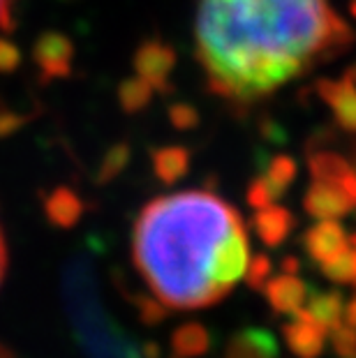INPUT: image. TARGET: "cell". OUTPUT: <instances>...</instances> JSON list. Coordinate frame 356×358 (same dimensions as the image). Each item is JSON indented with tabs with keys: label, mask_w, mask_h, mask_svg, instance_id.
<instances>
[{
	"label": "cell",
	"mask_w": 356,
	"mask_h": 358,
	"mask_svg": "<svg viewBox=\"0 0 356 358\" xmlns=\"http://www.w3.org/2000/svg\"><path fill=\"white\" fill-rule=\"evenodd\" d=\"M171 358H199L208 354L213 338L211 331L199 322H187L171 333Z\"/></svg>",
	"instance_id": "13"
},
{
	"label": "cell",
	"mask_w": 356,
	"mask_h": 358,
	"mask_svg": "<svg viewBox=\"0 0 356 358\" xmlns=\"http://www.w3.org/2000/svg\"><path fill=\"white\" fill-rule=\"evenodd\" d=\"M271 273H273V262H271L269 255L259 252L248 262V268H245L243 278H245L248 287L252 289V292H262L264 285H266L269 278H271Z\"/></svg>",
	"instance_id": "19"
},
{
	"label": "cell",
	"mask_w": 356,
	"mask_h": 358,
	"mask_svg": "<svg viewBox=\"0 0 356 358\" xmlns=\"http://www.w3.org/2000/svg\"><path fill=\"white\" fill-rule=\"evenodd\" d=\"M194 37L208 90L248 109L345 53L354 30L329 0H199Z\"/></svg>",
	"instance_id": "1"
},
{
	"label": "cell",
	"mask_w": 356,
	"mask_h": 358,
	"mask_svg": "<svg viewBox=\"0 0 356 358\" xmlns=\"http://www.w3.org/2000/svg\"><path fill=\"white\" fill-rule=\"evenodd\" d=\"M350 245H354V248H356V234H352V236H350Z\"/></svg>",
	"instance_id": "29"
},
{
	"label": "cell",
	"mask_w": 356,
	"mask_h": 358,
	"mask_svg": "<svg viewBox=\"0 0 356 358\" xmlns=\"http://www.w3.org/2000/svg\"><path fill=\"white\" fill-rule=\"evenodd\" d=\"M310 185L303 194V210L317 220H338L356 210V173L350 159L333 150L308 155Z\"/></svg>",
	"instance_id": "3"
},
{
	"label": "cell",
	"mask_w": 356,
	"mask_h": 358,
	"mask_svg": "<svg viewBox=\"0 0 356 358\" xmlns=\"http://www.w3.org/2000/svg\"><path fill=\"white\" fill-rule=\"evenodd\" d=\"M241 222V213L208 189L157 196L132 227V264L166 310L215 306V255Z\"/></svg>",
	"instance_id": "2"
},
{
	"label": "cell",
	"mask_w": 356,
	"mask_h": 358,
	"mask_svg": "<svg viewBox=\"0 0 356 358\" xmlns=\"http://www.w3.org/2000/svg\"><path fill=\"white\" fill-rule=\"evenodd\" d=\"M322 275L336 285H356V248L350 245L329 262L320 264Z\"/></svg>",
	"instance_id": "16"
},
{
	"label": "cell",
	"mask_w": 356,
	"mask_h": 358,
	"mask_svg": "<svg viewBox=\"0 0 356 358\" xmlns=\"http://www.w3.org/2000/svg\"><path fill=\"white\" fill-rule=\"evenodd\" d=\"M350 164H352V169L356 173V141L352 143V148H350Z\"/></svg>",
	"instance_id": "26"
},
{
	"label": "cell",
	"mask_w": 356,
	"mask_h": 358,
	"mask_svg": "<svg viewBox=\"0 0 356 358\" xmlns=\"http://www.w3.org/2000/svg\"><path fill=\"white\" fill-rule=\"evenodd\" d=\"M310 287L294 273H280V275H271L264 285L262 294L266 296L269 306L278 315H294L297 310L306 306Z\"/></svg>",
	"instance_id": "9"
},
{
	"label": "cell",
	"mask_w": 356,
	"mask_h": 358,
	"mask_svg": "<svg viewBox=\"0 0 356 358\" xmlns=\"http://www.w3.org/2000/svg\"><path fill=\"white\" fill-rule=\"evenodd\" d=\"M169 120L176 129H194L199 125V111L192 104H173L169 109Z\"/></svg>",
	"instance_id": "21"
},
{
	"label": "cell",
	"mask_w": 356,
	"mask_h": 358,
	"mask_svg": "<svg viewBox=\"0 0 356 358\" xmlns=\"http://www.w3.org/2000/svg\"><path fill=\"white\" fill-rule=\"evenodd\" d=\"M317 97L329 106L333 123L345 132L356 134V86L343 79H317Z\"/></svg>",
	"instance_id": "6"
},
{
	"label": "cell",
	"mask_w": 356,
	"mask_h": 358,
	"mask_svg": "<svg viewBox=\"0 0 356 358\" xmlns=\"http://www.w3.org/2000/svg\"><path fill=\"white\" fill-rule=\"evenodd\" d=\"M306 315L310 317V322H315L320 329L331 331L336 329L338 324H343L345 319V296L338 289H331V292H308L306 299Z\"/></svg>",
	"instance_id": "12"
},
{
	"label": "cell",
	"mask_w": 356,
	"mask_h": 358,
	"mask_svg": "<svg viewBox=\"0 0 356 358\" xmlns=\"http://www.w3.org/2000/svg\"><path fill=\"white\" fill-rule=\"evenodd\" d=\"M331 347L336 358H356V329L347 322L331 329Z\"/></svg>",
	"instance_id": "20"
},
{
	"label": "cell",
	"mask_w": 356,
	"mask_h": 358,
	"mask_svg": "<svg viewBox=\"0 0 356 358\" xmlns=\"http://www.w3.org/2000/svg\"><path fill=\"white\" fill-rule=\"evenodd\" d=\"M345 79L350 81V83H354V86H356V63H354V65H350V67H347V72H345Z\"/></svg>",
	"instance_id": "25"
},
{
	"label": "cell",
	"mask_w": 356,
	"mask_h": 358,
	"mask_svg": "<svg viewBox=\"0 0 356 358\" xmlns=\"http://www.w3.org/2000/svg\"><path fill=\"white\" fill-rule=\"evenodd\" d=\"M259 178L266 182L269 192L273 194V199L278 201L280 196L287 194V189L297 180V162H294L290 155L271 157V162L266 164V169H264Z\"/></svg>",
	"instance_id": "15"
},
{
	"label": "cell",
	"mask_w": 356,
	"mask_h": 358,
	"mask_svg": "<svg viewBox=\"0 0 356 358\" xmlns=\"http://www.w3.org/2000/svg\"><path fill=\"white\" fill-rule=\"evenodd\" d=\"M134 67L139 72V79H143L153 90H169V77L176 67V51L162 40H148L137 49L134 56Z\"/></svg>",
	"instance_id": "5"
},
{
	"label": "cell",
	"mask_w": 356,
	"mask_h": 358,
	"mask_svg": "<svg viewBox=\"0 0 356 358\" xmlns=\"http://www.w3.org/2000/svg\"><path fill=\"white\" fill-rule=\"evenodd\" d=\"M345 322L356 329V294L352 296L350 303H345Z\"/></svg>",
	"instance_id": "23"
},
{
	"label": "cell",
	"mask_w": 356,
	"mask_h": 358,
	"mask_svg": "<svg viewBox=\"0 0 356 358\" xmlns=\"http://www.w3.org/2000/svg\"><path fill=\"white\" fill-rule=\"evenodd\" d=\"M5 273H7V243H5L3 229H0V285H3V280H5Z\"/></svg>",
	"instance_id": "22"
},
{
	"label": "cell",
	"mask_w": 356,
	"mask_h": 358,
	"mask_svg": "<svg viewBox=\"0 0 356 358\" xmlns=\"http://www.w3.org/2000/svg\"><path fill=\"white\" fill-rule=\"evenodd\" d=\"M350 12H352V17L356 19V0H352V3H350Z\"/></svg>",
	"instance_id": "28"
},
{
	"label": "cell",
	"mask_w": 356,
	"mask_h": 358,
	"mask_svg": "<svg viewBox=\"0 0 356 358\" xmlns=\"http://www.w3.org/2000/svg\"><path fill=\"white\" fill-rule=\"evenodd\" d=\"M190 150L183 148V146H164V148H157L153 153V169H155V176L160 178L166 185L176 182L190 171Z\"/></svg>",
	"instance_id": "14"
},
{
	"label": "cell",
	"mask_w": 356,
	"mask_h": 358,
	"mask_svg": "<svg viewBox=\"0 0 356 358\" xmlns=\"http://www.w3.org/2000/svg\"><path fill=\"white\" fill-rule=\"evenodd\" d=\"M0 358H14V354L10 352V349H7V347H3V345H0Z\"/></svg>",
	"instance_id": "27"
},
{
	"label": "cell",
	"mask_w": 356,
	"mask_h": 358,
	"mask_svg": "<svg viewBox=\"0 0 356 358\" xmlns=\"http://www.w3.org/2000/svg\"><path fill=\"white\" fill-rule=\"evenodd\" d=\"M250 262V248H248V234L245 224L241 222L232 229L220 245L215 262H213V273H211V282L218 294V299L222 301L227 294L236 287V282L245 275Z\"/></svg>",
	"instance_id": "4"
},
{
	"label": "cell",
	"mask_w": 356,
	"mask_h": 358,
	"mask_svg": "<svg viewBox=\"0 0 356 358\" xmlns=\"http://www.w3.org/2000/svg\"><path fill=\"white\" fill-rule=\"evenodd\" d=\"M14 30V0H0V70H10L17 63V49L7 42Z\"/></svg>",
	"instance_id": "17"
},
{
	"label": "cell",
	"mask_w": 356,
	"mask_h": 358,
	"mask_svg": "<svg viewBox=\"0 0 356 358\" xmlns=\"http://www.w3.org/2000/svg\"><path fill=\"white\" fill-rule=\"evenodd\" d=\"M297 227V217L290 208L278 203H271L266 208L255 210L252 217V229L257 231L259 238L266 248H280L283 243L290 238V234Z\"/></svg>",
	"instance_id": "10"
},
{
	"label": "cell",
	"mask_w": 356,
	"mask_h": 358,
	"mask_svg": "<svg viewBox=\"0 0 356 358\" xmlns=\"http://www.w3.org/2000/svg\"><path fill=\"white\" fill-rule=\"evenodd\" d=\"M153 97V88L148 86L143 79H132V81H125L123 88H120V104H123L125 111H141L143 106L150 102Z\"/></svg>",
	"instance_id": "18"
},
{
	"label": "cell",
	"mask_w": 356,
	"mask_h": 358,
	"mask_svg": "<svg viewBox=\"0 0 356 358\" xmlns=\"http://www.w3.org/2000/svg\"><path fill=\"white\" fill-rule=\"evenodd\" d=\"M294 322L283 326V340L287 349L297 358H320L327 345V331L320 329L315 322H310L306 310L294 312Z\"/></svg>",
	"instance_id": "8"
},
{
	"label": "cell",
	"mask_w": 356,
	"mask_h": 358,
	"mask_svg": "<svg viewBox=\"0 0 356 358\" xmlns=\"http://www.w3.org/2000/svg\"><path fill=\"white\" fill-rule=\"evenodd\" d=\"M299 268H301V264H299L297 257H285L283 259V273H294V275H299Z\"/></svg>",
	"instance_id": "24"
},
{
	"label": "cell",
	"mask_w": 356,
	"mask_h": 358,
	"mask_svg": "<svg viewBox=\"0 0 356 358\" xmlns=\"http://www.w3.org/2000/svg\"><path fill=\"white\" fill-rule=\"evenodd\" d=\"M301 245L310 257V262L324 264L331 257L340 255L343 250L350 248V236L343 229L338 220H320L315 227L303 234Z\"/></svg>",
	"instance_id": "7"
},
{
	"label": "cell",
	"mask_w": 356,
	"mask_h": 358,
	"mask_svg": "<svg viewBox=\"0 0 356 358\" xmlns=\"http://www.w3.org/2000/svg\"><path fill=\"white\" fill-rule=\"evenodd\" d=\"M227 358H278V340L266 329H248L236 331L227 342Z\"/></svg>",
	"instance_id": "11"
}]
</instances>
